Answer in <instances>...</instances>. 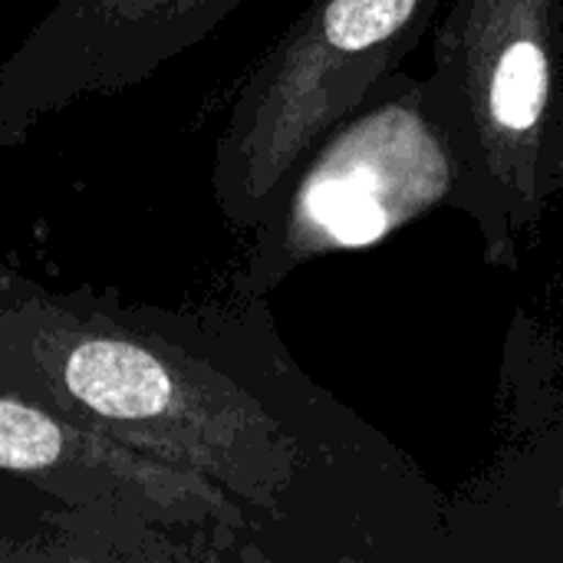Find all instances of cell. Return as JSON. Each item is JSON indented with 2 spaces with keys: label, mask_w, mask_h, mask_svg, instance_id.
<instances>
[{
  "label": "cell",
  "mask_w": 563,
  "mask_h": 563,
  "mask_svg": "<svg viewBox=\"0 0 563 563\" xmlns=\"http://www.w3.org/2000/svg\"><path fill=\"white\" fill-rule=\"evenodd\" d=\"M0 393L188 472L251 521L261 558H389L439 495L280 343L264 297L165 310L56 294L0 267Z\"/></svg>",
  "instance_id": "6da1fadb"
},
{
  "label": "cell",
  "mask_w": 563,
  "mask_h": 563,
  "mask_svg": "<svg viewBox=\"0 0 563 563\" xmlns=\"http://www.w3.org/2000/svg\"><path fill=\"white\" fill-rule=\"evenodd\" d=\"M435 208L472 221L468 175L429 106L426 76L396 69L297 168L257 228L238 300L267 297L313 257L373 247Z\"/></svg>",
  "instance_id": "277c9868"
},
{
  "label": "cell",
  "mask_w": 563,
  "mask_h": 563,
  "mask_svg": "<svg viewBox=\"0 0 563 563\" xmlns=\"http://www.w3.org/2000/svg\"><path fill=\"white\" fill-rule=\"evenodd\" d=\"M445 0H313L241 86L211 162L221 214L257 231L310 152L389 76Z\"/></svg>",
  "instance_id": "3957f363"
},
{
  "label": "cell",
  "mask_w": 563,
  "mask_h": 563,
  "mask_svg": "<svg viewBox=\"0 0 563 563\" xmlns=\"http://www.w3.org/2000/svg\"><path fill=\"white\" fill-rule=\"evenodd\" d=\"M46 498L56 511L135 534L254 541L247 515L208 482L145 459L46 406L0 393V488Z\"/></svg>",
  "instance_id": "5b68a950"
},
{
  "label": "cell",
  "mask_w": 563,
  "mask_h": 563,
  "mask_svg": "<svg viewBox=\"0 0 563 563\" xmlns=\"http://www.w3.org/2000/svg\"><path fill=\"white\" fill-rule=\"evenodd\" d=\"M426 96L462 158L485 261L518 271L563 191V0H445Z\"/></svg>",
  "instance_id": "7a4b0ae2"
}]
</instances>
